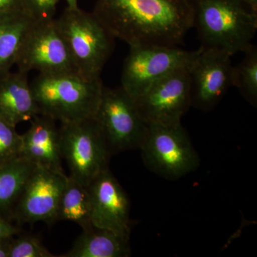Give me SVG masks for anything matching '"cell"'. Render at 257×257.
<instances>
[{"label":"cell","instance_id":"6da1fadb","mask_svg":"<svg viewBox=\"0 0 257 257\" xmlns=\"http://www.w3.org/2000/svg\"><path fill=\"white\" fill-rule=\"evenodd\" d=\"M93 13L130 47H178L193 28L189 0H97Z\"/></svg>","mask_w":257,"mask_h":257},{"label":"cell","instance_id":"7a4b0ae2","mask_svg":"<svg viewBox=\"0 0 257 257\" xmlns=\"http://www.w3.org/2000/svg\"><path fill=\"white\" fill-rule=\"evenodd\" d=\"M193 28L204 47L219 49L233 56L252 46L257 14L242 0H189Z\"/></svg>","mask_w":257,"mask_h":257},{"label":"cell","instance_id":"3957f363","mask_svg":"<svg viewBox=\"0 0 257 257\" xmlns=\"http://www.w3.org/2000/svg\"><path fill=\"white\" fill-rule=\"evenodd\" d=\"M30 84L40 114L61 123L94 119L104 88L78 73L39 74Z\"/></svg>","mask_w":257,"mask_h":257},{"label":"cell","instance_id":"277c9868","mask_svg":"<svg viewBox=\"0 0 257 257\" xmlns=\"http://www.w3.org/2000/svg\"><path fill=\"white\" fill-rule=\"evenodd\" d=\"M77 72L86 79L100 78L114 48V37L93 13L66 8L55 19Z\"/></svg>","mask_w":257,"mask_h":257},{"label":"cell","instance_id":"5b68a950","mask_svg":"<svg viewBox=\"0 0 257 257\" xmlns=\"http://www.w3.org/2000/svg\"><path fill=\"white\" fill-rule=\"evenodd\" d=\"M140 150L147 168L170 180L188 175L200 165L199 155L182 124L148 125Z\"/></svg>","mask_w":257,"mask_h":257},{"label":"cell","instance_id":"8992f818","mask_svg":"<svg viewBox=\"0 0 257 257\" xmlns=\"http://www.w3.org/2000/svg\"><path fill=\"white\" fill-rule=\"evenodd\" d=\"M94 119L111 155L140 150L148 130L135 100L121 87L104 86Z\"/></svg>","mask_w":257,"mask_h":257},{"label":"cell","instance_id":"52a82bcc","mask_svg":"<svg viewBox=\"0 0 257 257\" xmlns=\"http://www.w3.org/2000/svg\"><path fill=\"white\" fill-rule=\"evenodd\" d=\"M61 150L70 177L88 186L109 167L111 155L94 119L61 123Z\"/></svg>","mask_w":257,"mask_h":257},{"label":"cell","instance_id":"ba28073f","mask_svg":"<svg viewBox=\"0 0 257 257\" xmlns=\"http://www.w3.org/2000/svg\"><path fill=\"white\" fill-rule=\"evenodd\" d=\"M196 52L178 47H130L121 72V87L135 100L159 79L187 67Z\"/></svg>","mask_w":257,"mask_h":257},{"label":"cell","instance_id":"9c48e42d","mask_svg":"<svg viewBox=\"0 0 257 257\" xmlns=\"http://www.w3.org/2000/svg\"><path fill=\"white\" fill-rule=\"evenodd\" d=\"M15 65L26 73L33 70L45 74L78 73L55 19L34 23Z\"/></svg>","mask_w":257,"mask_h":257},{"label":"cell","instance_id":"30bf717a","mask_svg":"<svg viewBox=\"0 0 257 257\" xmlns=\"http://www.w3.org/2000/svg\"><path fill=\"white\" fill-rule=\"evenodd\" d=\"M137 109L147 125H177L189 107L190 80L187 67L176 69L152 84L135 99Z\"/></svg>","mask_w":257,"mask_h":257},{"label":"cell","instance_id":"8fae6325","mask_svg":"<svg viewBox=\"0 0 257 257\" xmlns=\"http://www.w3.org/2000/svg\"><path fill=\"white\" fill-rule=\"evenodd\" d=\"M231 56L224 51L201 47L187 66L192 106L212 109L232 87Z\"/></svg>","mask_w":257,"mask_h":257},{"label":"cell","instance_id":"7c38bea8","mask_svg":"<svg viewBox=\"0 0 257 257\" xmlns=\"http://www.w3.org/2000/svg\"><path fill=\"white\" fill-rule=\"evenodd\" d=\"M68 176L35 166L14 207L18 222L57 221V213Z\"/></svg>","mask_w":257,"mask_h":257},{"label":"cell","instance_id":"4fadbf2b","mask_svg":"<svg viewBox=\"0 0 257 257\" xmlns=\"http://www.w3.org/2000/svg\"><path fill=\"white\" fill-rule=\"evenodd\" d=\"M88 188L93 226L110 230L130 239L132 228L130 199L109 167L93 179Z\"/></svg>","mask_w":257,"mask_h":257},{"label":"cell","instance_id":"5bb4252c","mask_svg":"<svg viewBox=\"0 0 257 257\" xmlns=\"http://www.w3.org/2000/svg\"><path fill=\"white\" fill-rule=\"evenodd\" d=\"M22 135L21 156L37 167L64 172L62 166L60 128L55 120L39 114Z\"/></svg>","mask_w":257,"mask_h":257},{"label":"cell","instance_id":"9a60e30c","mask_svg":"<svg viewBox=\"0 0 257 257\" xmlns=\"http://www.w3.org/2000/svg\"><path fill=\"white\" fill-rule=\"evenodd\" d=\"M40 114L28 73L18 71L0 77V117L16 126Z\"/></svg>","mask_w":257,"mask_h":257},{"label":"cell","instance_id":"2e32d148","mask_svg":"<svg viewBox=\"0 0 257 257\" xmlns=\"http://www.w3.org/2000/svg\"><path fill=\"white\" fill-rule=\"evenodd\" d=\"M131 254L130 239L110 230L93 227L83 231L73 246L62 257H127Z\"/></svg>","mask_w":257,"mask_h":257},{"label":"cell","instance_id":"e0dca14e","mask_svg":"<svg viewBox=\"0 0 257 257\" xmlns=\"http://www.w3.org/2000/svg\"><path fill=\"white\" fill-rule=\"evenodd\" d=\"M36 20L26 11L0 15V77L16 64L23 42Z\"/></svg>","mask_w":257,"mask_h":257},{"label":"cell","instance_id":"ac0fdd59","mask_svg":"<svg viewBox=\"0 0 257 257\" xmlns=\"http://www.w3.org/2000/svg\"><path fill=\"white\" fill-rule=\"evenodd\" d=\"M73 221L83 231L92 229V204L87 186L69 176L57 213V221Z\"/></svg>","mask_w":257,"mask_h":257},{"label":"cell","instance_id":"d6986e66","mask_svg":"<svg viewBox=\"0 0 257 257\" xmlns=\"http://www.w3.org/2000/svg\"><path fill=\"white\" fill-rule=\"evenodd\" d=\"M35 167L23 157L0 165V215L15 207Z\"/></svg>","mask_w":257,"mask_h":257},{"label":"cell","instance_id":"ffe728a7","mask_svg":"<svg viewBox=\"0 0 257 257\" xmlns=\"http://www.w3.org/2000/svg\"><path fill=\"white\" fill-rule=\"evenodd\" d=\"M236 65H233L232 87L253 106L257 104V48L252 45Z\"/></svg>","mask_w":257,"mask_h":257},{"label":"cell","instance_id":"44dd1931","mask_svg":"<svg viewBox=\"0 0 257 257\" xmlns=\"http://www.w3.org/2000/svg\"><path fill=\"white\" fill-rule=\"evenodd\" d=\"M15 127L0 117V165L22 157V136Z\"/></svg>","mask_w":257,"mask_h":257},{"label":"cell","instance_id":"7402d4cb","mask_svg":"<svg viewBox=\"0 0 257 257\" xmlns=\"http://www.w3.org/2000/svg\"><path fill=\"white\" fill-rule=\"evenodd\" d=\"M35 236H23L12 239L9 257H55Z\"/></svg>","mask_w":257,"mask_h":257},{"label":"cell","instance_id":"603a6c76","mask_svg":"<svg viewBox=\"0 0 257 257\" xmlns=\"http://www.w3.org/2000/svg\"><path fill=\"white\" fill-rule=\"evenodd\" d=\"M60 0H24L27 13L36 21L55 19L57 3Z\"/></svg>","mask_w":257,"mask_h":257},{"label":"cell","instance_id":"cb8c5ba5","mask_svg":"<svg viewBox=\"0 0 257 257\" xmlns=\"http://www.w3.org/2000/svg\"><path fill=\"white\" fill-rule=\"evenodd\" d=\"M26 11L24 0H0V15Z\"/></svg>","mask_w":257,"mask_h":257},{"label":"cell","instance_id":"d4e9b609","mask_svg":"<svg viewBox=\"0 0 257 257\" xmlns=\"http://www.w3.org/2000/svg\"><path fill=\"white\" fill-rule=\"evenodd\" d=\"M20 230L0 215V241L13 238L20 233Z\"/></svg>","mask_w":257,"mask_h":257},{"label":"cell","instance_id":"484cf974","mask_svg":"<svg viewBox=\"0 0 257 257\" xmlns=\"http://www.w3.org/2000/svg\"><path fill=\"white\" fill-rule=\"evenodd\" d=\"M12 239L13 238L0 241V257H9Z\"/></svg>","mask_w":257,"mask_h":257},{"label":"cell","instance_id":"4316f807","mask_svg":"<svg viewBox=\"0 0 257 257\" xmlns=\"http://www.w3.org/2000/svg\"><path fill=\"white\" fill-rule=\"evenodd\" d=\"M242 1L248 7V9L257 14V0H242Z\"/></svg>","mask_w":257,"mask_h":257},{"label":"cell","instance_id":"83f0119b","mask_svg":"<svg viewBox=\"0 0 257 257\" xmlns=\"http://www.w3.org/2000/svg\"><path fill=\"white\" fill-rule=\"evenodd\" d=\"M67 2V7L69 10H76L79 8L78 0H65Z\"/></svg>","mask_w":257,"mask_h":257}]
</instances>
